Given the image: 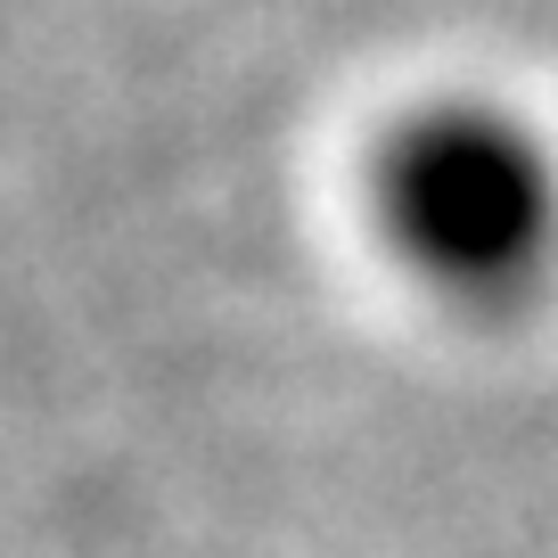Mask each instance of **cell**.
Returning a JSON list of instances; mask_svg holds the SVG:
<instances>
[{
	"instance_id": "1",
	"label": "cell",
	"mask_w": 558,
	"mask_h": 558,
	"mask_svg": "<svg viewBox=\"0 0 558 558\" xmlns=\"http://www.w3.org/2000/svg\"><path fill=\"white\" fill-rule=\"evenodd\" d=\"M386 230L418 271L452 279L469 296L518 288L550 239V173L534 140L501 116H418L378 165Z\"/></svg>"
}]
</instances>
